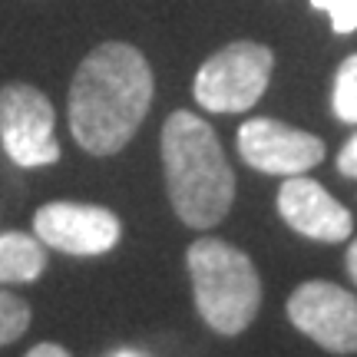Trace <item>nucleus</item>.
Wrapping results in <instances>:
<instances>
[{
    "instance_id": "nucleus-1",
    "label": "nucleus",
    "mask_w": 357,
    "mask_h": 357,
    "mask_svg": "<svg viewBox=\"0 0 357 357\" xmlns=\"http://www.w3.org/2000/svg\"><path fill=\"white\" fill-rule=\"evenodd\" d=\"M153 106V70L136 47L109 40L86 53L70 83V132L89 155H116Z\"/></svg>"
},
{
    "instance_id": "nucleus-2",
    "label": "nucleus",
    "mask_w": 357,
    "mask_h": 357,
    "mask_svg": "<svg viewBox=\"0 0 357 357\" xmlns=\"http://www.w3.org/2000/svg\"><path fill=\"white\" fill-rule=\"evenodd\" d=\"M162 166L169 202L178 222L212 229L235 202V172L215 129L189 109H176L162 126Z\"/></svg>"
},
{
    "instance_id": "nucleus-3",
    "label": "nucleus",
    "mask_w": 357,
    "mask_h": 357,
    "mask_svg": "<svg viewBox=\"0 0 357 357\" xmlns=\"http://www.w3.org/2000/svg\"><path fill=\"white\" fill-rule=\"evenodd\" d=\"M192 294L202 321L218 334H242L261 307V278L242 248L222 238H195L185 252Z\"/></svg>"
},
{
    "instance_id": "nucleus-4",
    "label": "nucleus",
    "mask_w": 357,
    "mask_h": 357,
    "mask_svg": "<svg viewBox=\"0 0 357 357\" xmlns=\"http://www.w3.org/2000/svg\"><path fill=\"white\" fill-rule=\"evenodd\" d=\"M275 53L255 40H235L212 53L192 83L195 102L208 113H245L268 89Z\"/></svg>"
},
{
    "instance_id": "nucleus-5",
    "label": "nucleus",
    "mask_w": 357,
    "mask_h": 357,
    "mask_svg": "<svg viewBox=\"0 0 357 357\" xmlns=\"http://www.w3.org/2000/svg\"><path fill=\"white\" fill-rule=\"evenodd\" d=\"M0 142L20 169L53 166L60 159L56 116L50 100L30 83L0 86Z\"/></svg>"
},
{
    "instance_id": "nucleus-6",
    "label": "nucleus",
    "mask_w": 357,
    "mask_h": 357,
    "mask_svg": "<svg viewBox=\"0 0 357 357\" xmlns=\"http://www.w3.org/2000/svg\"><path fill=\"white\" fill-rule=\"evenodd\" d=\"M288 321L331 354H357V298L334 281H305L288 298Z\"/></svg>"
},
{
    "instance_id": "nucleus-7",
    "label": "nucleus",
    "mask_w": 357,
    "mask_h": 357,
    "mask_svg": "<svg viewBox=\"0 0 357 357\" xmlns=\"http://www.w3.org/2000/svg\"><path fill=\"white\" fill-rule=\"evenodd\" d=\"M238 155L265 176H301L324 159V142L314 132L294 129L281 119L258 116L238 126Z\"/></svg>"
},
{
    "instance_id": "nucleus-8",
    "label": "nucleus",
    "mask_w": 357,
    "mask_h": 357,
    "mask_svg": "<svg viewBox=\"0 0 357 357\" xmlns=\"http://www.w3.org/2000/svg\"><path fill=\"white\" fill-rule=\"evenodd\" d=\"M33 231L47 248L63 255H106L116 248L123 225L102 205L47 202L33 212Z\"/></svg>"
},
{
    "instance_id": "nucleus-9",
    "label": "nucleus",
    "mask_w": 357,
    "mask_h": 357,
    "mask_svg": "<svg viewBox=\"0 0 357 357\" xmlns=\"http://www.w3.org/2000/svg\"><path fill=\"white\" fill-rule=\"evenodd\" d=\"M278 215L291 231L314 242H347L354 218L321 182L301 176H284L278 189Z\"/></svg>"
},
{
    "instance_id": "nucleus-10",
    "label": "nucleus",
    "mask_w": 357,
    "mask_h": 357,
    "mask_svg": "<svg viewBox=\"0 0 357 357\" xmlns=\"http://www.w3.org/2000/svg\"><path fill=\"white\" fill-rule=\"evenodd\" d=\"M47 271V245L26 231H0V284H30Z\"/></svg>"
},
{
    "instance_id": "nucleus-11",
    "label": "nucleus",
    "mask_w": 357,
    "mask_h": 357,
    "mask_svg": "<svg viewBox=\"0 0 357 357\" xmlns=\"http://www.w3.org/2000/svg\"><path fill=\"white\" fill-rule=\"evenodd\" d=\"M331 109L341 123H357V53H351L334 73Z\"/></svg>"
},
{
    "instance_id": "nucleus-12",
    "label": "nucleus",
    "mask_w": 357,
    "mask_h": 357,
    "mask_svg": "<svg viewBox=\"0 0 357 357\" xmlns=\"http://www.w3.org/2000/svg\"><path fill=\"white\" fill-rule=\"evenodd\" d=\"M26 328H30V305L0 288V347L24 337Z\"/></svg>"
},
{
    "instance_id": "nucleus-13",
    "label": "nucleus",
    "mask_w": 357,
    "mask_h": 357,
    "mask_svg": "<svg viewBox=\"0 0 357 357\" xmlns=\"http://www.w3.org/2000/svg\"><path fill=\"white\" fill-rule=\"evenodd\" d=\"M314 10H324L331 17L334 33H354L357 30V0H311Z\"/></svg>"
},
{
    "instance_id": "nucleus-14",
    "label": "nucleus",
    "mask_w": 357,
    "mask_h": 357,
    "mask_svg": "<svg viewBox=\"0 0 357 357\" xmlns=\"http://www.w3.org/2000/svg\"><path fill=\"white\" fill-rule=\"evenodd\" d=\"M337 172L357 178V132L341 146V153H337Z\"/></svg>"
},
{
    "instance_id": "nucleus-15",
    "label": "nucleus",
    "mask_w": 357,
    "mask_h": 357,
    "mask_svg": "<svg viewBox=\"0 0 357 357\" xmlns=\"http://www.w3.org/2000/svg\"><path fill=\"white\" fill-rule=\"evenodd\" d=\"M24 357H73L66 347H60V344H53V341H43V344H37V347H30Z\"/></svg>"
},
{
    "instance_id": "nucleus-16",
    "label": "nucleus",
    "mask_w": 357,
    "mask_h": 357,
    "mask_svg": "<svg viewBox=\"0 0 357 357\" xmlns=\"http://www.w3.org/2000/svg\"><path fill=\"white\" fill-rule=\"evenodd\" d=\"M344 265H347V275H351V278H354V284H357V238L351 242V248H347Z\"/></svg>"
},
{
    "instance_id": "nucleus-17",
    "label": "nucleus",
    "mask_w": 357,
    "mask_h": 357,
    "mask_svg": "<svg viewBox=\"0 0 357 357\" xmlns=\"http://www.w3.org/2000/svg\"><path fill=\"white\" fill-rule=\"evenodd\" d=\"M116 357H139V354H132V351H119Z\"/></svg>"
}]
</instances>
